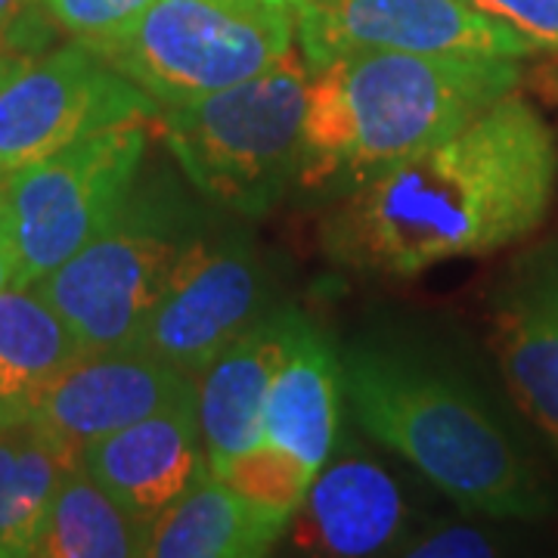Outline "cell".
Wrapping results in <instances>:
<instances>
[{"mask_svg": "<svg viewBox=\"0 0 558 558\" xmlns=\"http://www.w3.org/2000/svg\"><path fill=\"white\" fill-rule=\"evenodd\" d=\"M556 180V137L512 90L457 134L336 199L319 230L323 252L363 277H418L534 233Z\"/></svg>", "mask_w": 558, "mask_h": 558, "instance_id": "obj_1", "label": "cell"}, {"mask_svg": "<svg viewBox=\"0 0 558 558\" xmlns=\"http://www.w3.org/2000/svg\"><path fill=\"white\" fill-rule=\"evenodd\" d=\"M519 81V60L344 53L311 72L295 183L341 199L457 134Z\"/></svg>", "mask_w": 558, "mask_h": 558, "instance_id": "obj_2", "label": "cell"}, {"mask_svg": "<svg viewBox=\"0 0 558 558\" xmlns=\"http://www.w3.org/2000/svg\"><path fill=\"white\" fill-rule=\"evenodd\" d=\"M357 422L469 512L539 519L549 497L475 391L398 348H354L339 360Z\"/></svg>", "mask_w": 558, "mask_h": 558, "instance_id": "obj_3", "label": "cell"}, {"mask_svg": "<svg viewBox=\"0 0 558 558\" xmlns=\"http://www.w3.org/2000/svg\"><path fill=\"white\" fill-rule=\"evenodd\" d=\"M311 69L289 50L255 78L161 109L165 146L208 202L258 218L295 183Z\"/></svg>", "mask_w": 558, "mask_h": 558, "instance_id": "obj_4", "label": "cell"}, {"mask_svg": "<svg viewBox=\"0 0 558 558\" xmlns=\"http://www.w3.org/2000/svg\"><path fill=\"white\" fill-rule=\"evenodd\" d=\"M205 223L171 186L131 190L94 240L62 260L38 289L87 354L131 348Z\"/></svg>", "mask_w": 558, "mask_h": 558, "instance_id": "obj_5", "label": "cell"}, {"mask_svg": "<svg viewBox=\"0 0 558 558\" xmlns=\"http://www.w3.org/2000/svg\"><path fill=\"white\" fill-rule=\"evenodd\" d=\"M87 44L171 109L277 65L295 50V16L260 0H153L121 35Z\"/></svg>", "mask_w": 558, "mask_h": 558, "instance_id": "obj_6", "label": "cell"}, {"mask_svg": "<svg viewBox=\"0 0 558 558\" xmlns=\"http://www.w3.org/2000/svg\"><path fill=\"white\" fill-rule=\"evenodd\" d=\"M146 121H124L0 178L20 289L38 286L94 240L137 186Z\"/></svg>", "mask_w": 558, "mask_h": 558, "instance_id": "obj_7", "label": "cell"}, {"mask_svg": "<svg viewBox=\"0 0 558 558\" xmlns=\"http://www.w3.org/2000/svg\"><path fill=\"white\" fill-rule=\"evenodd\" d=\"M161 106L87 44L22 65L0 87V178L47 159L102 128L156 121Z\"/></svg>", "mask_w": 558, "mask_h": 558, "instance_id": "obj_8", "label": "cell"}, {"mask_svg": "<svg viewBox=\"0 0 558 558\" xmlns=\"http://www.w3.org/2000/svg\"><path fill=\"white\" fill-rule=\"evenodd\" d=\"M295 40L311 72L369 50L494 60L539 50L469 0H307L295 13Z\"/></svg>", "mask_w": 558, "mask_h": 558, "instance_id": "obj_9", "label": "cell"}, {"mask_svg": "<svg viewBox=\"0 0 558 558\" xmlns=\"http://www.w3.org/2000/svg\"><path fill=\"white\" fill-rule=\"evenodd\" d=\"M267 286L258 252L242 233H208L180 258L137 348L196 379L220 351L264 317Z\"/></svg>", "mask_w": 558, "mask_h": 558, "instance_id": "obj_10", "label": "cell"}, {"mask_svg": "<svg viewBox=\"0 0 558 558\" xmlns=\"http://www.w3.org/2000/svg\"><path fill=\"white\" fill-rule=\"evenodd\" d=\"M81 465L143 524H153L208 469L196 391L81 450Z\"/></svg>", "mask_w": 558, "mask_h": 558, "instance_id": "obj_11", "label": "cell"}, {"mask_svg": "<svg viewBox=\"0 0 558 558\" xmlns=\"http://www.w3.org/2000/svg\"><path fill=\"white\" fill-rule=\"evenodd\" d=\"M193 391L196 379L131 344L84 354L44 395L32 416L81 453L90 440L153 416Z\"/></svg>", "mask_w": 558, "mask_h": 558, "instance_id": "obj_12", "label": "cell"}, {"mask_svg": "<svg viewBox=\"0 0 558 558\" xmlns=\"http://www.w3.org/2000/svg\"><path fill=\"white\" fill-rule=\"evenodd\" d=\"M307 319L270 311L230 341L196 376V410L211 475L264 440V403Z\"/></svg>", "mask_w": 558, "mask_h": 558, "instance_id": "obj_13", "label": "cell"}, {"mask_svg": "<svg viewBox=\"0 0 558 558\" xmlns=\"http://www.w3.org/2000/svg\"><path fill=\"white\" fill-rule=\"evenodd\" d=\"M295 539L323 556H373L407 524L398 484L379 462L341 457L323 465L299 506Z\"/></svg>", "mask_w": 558, "mask_h": 558, "instance_id": "obj_14", "label": "cell"}, {"mask_svg": "<svg viewBox=\"0 0 558 558\" xmlns=\"http://www.w3.org/2000/svg\"><path fill=\"white\" fill-rule=\"evenodd\" d=\"M292 515L260 506L218 475H205L149 524V558L267 556Z\"/></svg>", "mask_w": 558, "mask_h": 558, "instance_id": "obj_15", "label": "cell"}, {"mask_svg": "<svg viewBox=\"0 0 558 558\" xmlns=\"http://www.w3.org/2000/svg\"><path fill=\"white\" fill-rule=\"evenodd\" d=\"M497 357L515 403L558 450V267L543 264L502 295Z\"/></svg>", "mask_w": 558, "mask_h": 558, "instance_id": "obj_16", "label": "cell"}, {"mask_svg": "<svg viewBox=\"0 0 558 558\" xmlns=\"http://www.w3.org/2000/svg\"><path fill=\"white\" fill-rule=\"evenodd\" d=\"M341 366L329 341L307 323L299 344L279 366L264 403V440L319 472L339 428Z\"/></svg>", "mask_w": 558, "mask_h": 558, "instance_id": "obj_17", "label": "cell"}, {"mask_svg": "<svg viewBox=\"0 0 558 558\" xmlns=\"http://www.w3.org/2000/svg\"><path fill=\"white\" fill-rule=\"evenodd\" d=\"M81 453L38 416L0 428V558L35 556L40 524Z\"/></svg>", "mask_w": 558, "mask_h": 558, "instance_id": "obj_18", "label": "cell"}, {"mask_svg": "<svg viewBox=\"0 0 558 558\" xmlns=\"http://www.w3.org/2000/svg\"><path fill=\"white\" fill-rule=\"evenodd\" d=\"M84 354L69 323L38 289L10 286L0 292V403L16 416H32Z\"/></svg>", "mask_w": 558, "mask_h": 558, "instance_id": "obj_19", "label": "cell"}, {"mask_svg": "<svg viewBox=\"0 0 558 558\" xmlns=\"http://www.w3.org/2000/svg\"><path fill=\"white\" fill-rule=\"evenodd\" d=\"M149 524L124 512L84 465L62 478L40 524V558H131L146 556Z\"/></svg>", "mask_w": 558, "mask_h": 558, "instance_id": "obj_20", "label": "cell"}, {"mask_svg": "<svg viewBox=\"0 0 558 558\" xmlns=\"http://www.w3.org/2000/svg\"><path fill=\"white\" fill-rule=\"evenodd\" d=\"M314 475H317L314 469H307L299 457H292L289 450H282L270 440L255 444L252 450L230 459L218 472V478L233 484L240 494L286 515L299 512Z\"/></svg>", "mask_w": 558, "mask_h": 558, "instance_id": "obj_21", "label": "cell"}, {"mask_svg": "<svg viewBox=\"0 0 558 558\" xmlns=\"http://www.w3.org/2000/svg\"><path fill=\"white\" fill-rule=\"evenodd\" d=\"M47 16L78 40L121 35L153 0H40Z\"/></svg>", "mask_w": 558, "mask_h": 558, "instance_id": "obj_22", "label": "cell"}, {"mask_svg": "<svg viewBox=\"0 0 558 558\" xmlns=\"http://www.w3.org/2000/svg\"><path fill=\"white\" fill-rule=\"evenodd\" d=\"M487 16L515 28L539 50H558V0H469Z\"/></svg>", "mask_w": 558, "mask_h": 558, "instance_id": "obj_23", "label": "cell"}, {"mask_svg": "<svg viewBox=\"0 0 558 558\" xmlns=\"http://www.w3.org/2000/svg\"><path fill=\"white\" fill-rule=\"evenodd\" d=\"M490 553H494L490 539L469 527L440 531L432 539H422L416 549H410V556H490Z\"/></svg>", "mask_w": 558, "mask_h": 558, "instance_id": "obj_24", "label": "cell"}, {"mask_svg": "<svg viewBox=\"0 0 558 558\" xmlns=\"http://www.w3.org/2000/svg\"><path fill=\"white\" fill-rule=\"evenodd\" d=\"M32 7L35 0H0V35L13 38L20 47L32 50V44L25 38L28 32V16H32Z\"/></svg>", "mask_w": 558, "mask_h": 558, "instance_id": "obj_25", "label": "cell"}, {"mask_svg": "<svg viewBox=\"0 0 558 558\" xmlns=\"http://www.w3.org/2000/svg\"><path fill=\"white\" fill-rule=\"evenodd\" d=\"M32 60H35V57H32L25 47H20L16 40L7 38V35H0V87L16 75L25 62H32Z\"/></svg>", "mask_w": 558, "mask_h": 558, "instance_id": "obj_26", "label": "cell"}, {"mask_svg": "<svg viewBox=\"0 0 558 558\" xmlns=\"http://www.w3.org/2000/svg\"><path fill=\"white\" fill-rule=\"evenodd\" d=\"M16 282V267H13V252H10V240H7V223H3V211H0V292H7Z\"/></svg>", "mask_w": 558, "mask_h": 558, "instance_id": "obj_27", "label": "cell"}, {"mask_svg": "<svg viewBox=\"0 0 558 558\" xmlns=\"http://www.w3.org/2000/svg\"><path fill=\"white\" fill-rule=\"evenodd\" d=\"M260 3H267V7H274V10H282V13L295 16L307 0H260Z\"/></svg>", "mask_w": 558, "mask_h": 558, "instance_id": "obj_28", "label": "cell"}, {"mask_svg": "<svg viewBox=\"0 0 558 558\" xmlns=\"http://www.w3.org/2000/svg\"><path fill=\"white\" fill-rule=\"evenodd\" d=\"M13 418H20V416H16V413H13L10 407H3V403H0V428H3V425H10Z\"/></svg>", "mask_w": 558, "mask_h": 558, "instance_id": "obj_29", "label": "cell"}]
</instances>
